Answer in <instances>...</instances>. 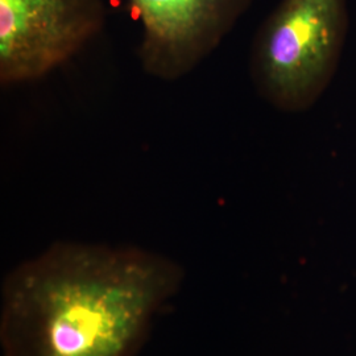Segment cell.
Returning a JSON list of instances; mask_svg holds the SVG:
<instances>
[{
    "label": "cell",
    "mask_w": 356,
    "mask_h": 356,
    "mask_svg": "<svg viewBox=\"0 0 356 356\" xmlns=\"http://www.w3.org/2000/svg\"><path fill=\"white\" fill-rule=\"evenodd\" d=\"M184 281L152 250L51 243L1 281L0 356H140Z\"/></svg>",
    "instance_id": "1"
},
{
    "label": "cell",
    "mask_w": 356,
    "mask_h": 356,
    "mask_svg": "<svg viewBox=\"0 0 356 356\" xmlns=\"http://www.w3.org/2000/svg\"><path fill=\"white\" fill-rule=\"evenodd\" d=\"M348 24L347 0H281L252 44L259 95L281 113L312 108L338 70Z\"/></svg>",
    "instance_id": "2"
},
{
    "label": "cell",
    "mask_w": 356,
    "mask_h": 356,
    "mask_svg": "<svg viewBox=\"0 0 356 356\" xmlns=\"http://www.w3.org/2000/svg\"><path fill=\"white\" fill-rule=\"evenodd\" d=\"M254 0H129L140 23L139 60L149 76L176 82L218 49Z\"/></svg>",
    "instance_id": "4"
},
{
    "label": "cell",
    "mask_w": 356,
    "mask_h": 356,
    "mask_svg": "<svg viewBox=\"0 0 356 356\" xmlns=\"http://www.w3.org/2000/svg\"><path fill=\"white\" fill-rule=\"evenodd\" d=\"M104 0H0V82L38 81L97 38Z\"/></svg>",
    "instance_id": "3"
}]
</instances>
